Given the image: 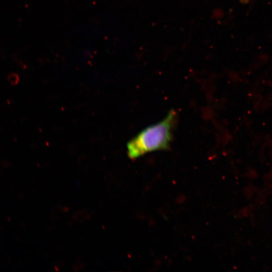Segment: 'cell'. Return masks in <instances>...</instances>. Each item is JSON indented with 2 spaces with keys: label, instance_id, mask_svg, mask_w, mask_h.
Here are the masks:
<instances>
[{
  "label": "cell",
  "instance_id": "6da1fadb",
  "mask_svg": "<svg viewBox=\"0 0 272 272\" xmlns=\"http://www.w3.org/2000/svg\"><path fill=\"white\" fill-rule=\"evenodd\" d=\"M177 116L176 112L171 110L163 120L146 127L129 140L126 145L128 157L134 159L148 153L168 149Z\"/></svg>",
  "mask_w": 272,
  "mask_h": 272
},
{
  "label": "cell",
  "instance_id": "7a4b0ae2",
  "mask_svg": "<svg viewBox=\"0 0 272 272\" xmlns=\"http://www.w3.org/2000/svg\"><path fill=\"white\" fill-rule=\"evenodd\" d=\"M10 78H13L12 79H9L11 83L12 84H16L17 83L18 81V77H17V76H15V75H11V77H9Z\"/></svg>",
  "mask_w": 272,
  "mask_h": 272
}]
</instances>
